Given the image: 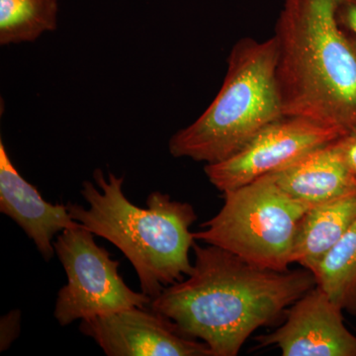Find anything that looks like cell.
<instances>
[{
    "mask_svg": "<svg viewBox=\"0 0 356 356\" xmlns=\"http://www.w3.org/2000/svg\"><path fill=\"white\" fill-rule=\"evenodd\" d=\"M186 280L163 289L149 307L212 356H236L257 329L277 322L299 298L317 286L308 269L276 271L243 261L228 250L194 243Z\"/></svg>",
    "mask_w": 356,
    "mask_h": 356,
    "instance_id": "obj_1",
    "label": "cell"
},
{
    "mask_svg": "<svg viewBox=\"0 0 356 356\" xmlns=\"http://www.w3.org/2000/svg\"><path fill=\"white\" fill-rule=\"evenodd\" d=\"M356 0H283L273 38L283 114L356 128V39L339 14Z\"/></svg>",
    "mask_w": 356,
    "mask_h": 356,
    "instance_id": "obj_2",
    "label": "cell"
},
{
    "mask_svg": "<svg viewBox=\"0 0 356 356\" xmlns=\"http://www.w3.org/2000/svg\"><path fill=\"white\" fill-rule=\"evenodd\" d=\"M93 179L95 184L84 181L81 191L88 207L70 202L67 210L74 221L123 252L140 291L156 298L191 274L189 252L195 243L191 227L197 219L191 204L154 191L147 196V208H140L126 197L124 177L108 172L106 177L96 168Z\"/></svg>",
    "mask_w": 356,
    "mask_h": 356,
    "instance_id": "obj_3",
    "label": "cell"
},
{
    "mask_svg": "<svg viewBox=\"0 0 356 356\" xmlns=\"http://www.w3.org/2000/svg\"><path fill=\"white\" fill-rule=\"evenodd\" d=\"M273 37L238 40L227 60L219 92L193 123L170 138L168 151L206 165L231 158L269 124L284 117Z\"/></svg>",
    "mask_w": 356,
    "mask_h": 356,
    "instance_id": "obj_4",
    "label": "cell"
},
{
    "mask_svg": "<svg viewBox=\"0 0 356 356\" xmlns=\"http://www.w3.org/2000/svg\"><path fill=\"white\" fill-rule=\"evenodd\" d=\"M222 194V209L193 233L195 241L262 268L287 271L299 222L313 206L283 191L273 173Z\"/></svg>",
    "mask_w": 356,
    "mask_h": 356,
    "instance_id": "obj_5",
    "label": "cell"
},
{
    "mask_svg": "<svg viewBox=\"0 0 356 356\" xmlns=\"http://www.w3.org/2000/svg\"><path fill=\"white\" fill-rule=\"evenodd\" d=\"M84 227L65 229L54 242L67 282L58 293L54 315L60 325L108 315L134 307L149 306L151 297L128 287L119 261L95 243Z\"/></svg>",
    "mask_w": 356,
    "mask_h": 356,
    "instance_id": "obj_6",
    "label": "cell"
},
{
    "mask_svg": "<svg viewBox=\"0 0 356 356\" xmlns=\"http://www.w3.org/2000/svg\"><path fill=\"white\" fill-rule=\"evenodd\" d=\"M341 136L336 128L320 122L284 116L266 126L231 158L205 165L204 170L211 184L224 193L284 170Z\"/></svg>",
    "mask_w": 356,
    "mask_h": 356,
    "instance_id": "obj_7",
    "label": "cell"
},
{
    "mask_svg": "<svg viewBox=\"0 0 356 356\" xmlns=\"http://www.w3.org/2000/svg\"><path fill=\"white\" fill-rule=\"evenodd\" d=\"M79 331L108 356H212L207 344L185 336L151 307L81 320Z\"/></svg>",
    "mask_w": 356,
    "mask_h": 356,
    "instance_id": "obj_8",
    "label": "cell"
},
{
    "mask_svg": "<svg viewBox=\"0 0 356 356\" xmlns=\"http://www.w3.org/2000/svg\"><path fill=\"white\" fill-rule=\"evenodd\" d=\"M343 312L315 286L288 309L280 329L255 339L283 356H356V337L344 325Z\"/></svg>",
    "mask_w": 356,
    "mask_h": 356,
    "instance_id": "obj_9",
    "label": "cell"
},
{
    "mask_svg": "<svg viewBox=\"0 0 356 356\" xmlns=\"http://www.w3.org/2000/svg\"><path fill=\"white\" fill-rule=\"evenodd\" d=\"M0 212L13 219L34 242L46 261L56 254L54 238L81 225L70 216L67 205L51 204L18 172L0 140Z\"/></svg>",
    "mask_w": 356,
    "mask_h": 356,
    "instance_id": "obj_10",
    "label": "cell"
},
{
    "mask_svg": "<svg viewBox=\"0 0 356 356\" xmlns=\"http://www.w3.org/2000/svg\"><path fill=\"white\" fill-rule=\"evenodd\" d=\"M273 175L283 191L311 206L356 192V172L343 159L336 140Z\"/></svg>",
    "mask_w": 356,
    "mask_h": 356,
    "instance_id": "obj_11",
    "label": "cell"
},
{
    "mask_svg": "<svg viewBox=\"0 0 356 356\" xmlns=\"http://www.w3.org/2000/svg\"><path fill=\"white\" fill-rule=\"evenodd\" d=\"M356 219V192L318 204L299 222L291 262L312 273Z\"/></svg>",
    "mask_w": 356,
    "mask_h": 356,
    "instance_id": "obj_12",
    "label": "cell"
},
{
    "mask_svg": "<svg viewBox=\"0 0 356 356\" xmlns=\"http://www.w3.org/2000/svg\"><path fill=\"white\" fill-rule=\"evenodd\" d=\"M313 274L337 305L356 315V219Z\"/></svg>",
    "mask_w": 356,
    "mask_h": 356,
    "instance_id": "obj_13",
    "label": "cell"
},
{
    "mask_svg": "<svg viewBox=\"0 0 356 356\" xmlns=\"http://www.w3.org/2000/svg\"><path fill=\"white\" fill-rule=\"evenodd\" d=\"M58 0H0V44L31 43L58 26Z\"/></svg>",
    "mask_w": 356,
    "mask_h": 356,
    "instance_id": "obj_14",
    "label": "cell"
},
{
    "mask_svg": "<svg viewBox=\"0 0 356 356\" xmlns=\"http://www.w3.org/2000/svg\"><path fill=\"white\" fill-rule=\"evenodd\" d=\"M21 313L11 311L0 322V350H6L17 339L20 332Z\"/></svg>",
    "mask_w": 356,
    "mask_h": 356,
    "instance_id": "obj_15",
    "label": "cell"
},
{
    "mask_svg": "<svg viewBox=\"0 0 356 356\" xmlns=\"http://www.w3.org/2000/svg\"><path fill=\"white\" fill-rule=\"evenodd\" d=\"M336 145L348 165L356 172V128L336 140Z\"/></svg>",
    "mask_w": 356,
    "mask_h": 356,
    "instance_id": "obj_16",
    "label": "cell"
},
{
    "mask_svg": "<svg viewBox=\"0 0 356 356\" xmlns=\"http://www.w3.org/2000/svg\"><path fill=\"white\" fill-rule=\"evenodd\" d=\"M339 17L344 29L356 39V1L344 4L339 10Z\"/></svg>",
    "mask_w": 356,
    "mask_h": 356,
    "instance_id": "obj_17",
    "label": "cell"
}]
</instances>
